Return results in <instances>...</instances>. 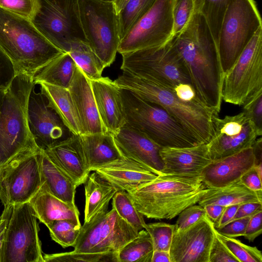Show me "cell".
Returning <instances> with one entry per match:
<instances>
[{"mask_svg": "<svg viewBox=\"0 0 262 262\" xmlns=\"http://www.w3.org/2000/svg\"><path fill=\"white\" fill-rule=\"evenodd\" d=\"M17 74L12 62L0 48V89L7 90Z\"/></svg>", "mask_w": 262, "mask_h": 262, "instance_id": "obj_46", "label": "cell"}, {"mask_svg": "<svg viewBox=\"0 0 262 262\" xmlns=\"http://www.w3.org/2000/svg\"><path fill=\"white\" fill-rule=\"evenodd\" d=\"M209 262H239L215 234L210 251Z\"/></svg>", "mask_w": 262, "mask_h": 262, "instance_id": "obj_47", "label": "cell"}, {"mask_svg": "<svg viewBox=\"0 0 262 262\" xmlns=\"http://www.w3.org/2000/svg\"><path fill=\"white\" fill-rule=\"evenodd\" d=\"M40 150L21 157L2 169L0 200L3 210L30 202L40 190L43 183Z\"/></svg>", "mask_w": 262, "mask_h": 262, "instance_id": "obj_14", "label": "cell"}, {"mask_svg": "<svg viewBox=\"0 0 262 262\" xmlns=\"http://www.w3.org/2000/svg\"><path fill=\"white\" fill-rule=\"evenodd\" d=\"M248 202L262 203V191H252L239 180L223 187H206L198 204L203 207L208 204H217L226 207Z\"/></svg>", "mask_w": 262, "mask_h": 262, "instance_id": "obj_30", "label": "cell"}, {"mask_svg": "<svg viewBox=\"0 0 262 262\" xmlns=\"http://www.w3.org/2000/svg\"><path fill=\"white\" fill-rule=\"evenodd\" d=\"M85 196L84 223L108 211L110 201L118 189L96 171L89 174L84 183Z\"/></svg>", "mask_w": 262, "mask_h": 262, "instance_id": "obj_28", "label": "cell"}, {"mask_svg": "<svg viewBox=\"0 0 262 262\" xmlns=\"http://www.w3.org/2000/svg\"><path fill=\"white\" fill-rule=\"evenodd\" d=\"M256 163L252 146L233 155L212 160L201 173L207 188H220L240 180Z\"/></svg>", "mask_w": 262, "mask_h": 262, "instance_id": "obj_20", "label": "cell"}, {"mask_svg": "<svg viewBox=\"0 0 262 262\" xmlns=\"http://www.w3.org/2000/svg\"><path fill=\"white\" fill-rule=\"evenodd\" d=\"M66 53L72 57L89 79H95L102 77L105 68L86 41L76 40L71 42Z\"/></svg>", "mask_w": 262, "mask_h": 262, "instance_id": "obj_33", "label": "cell"}, {"mask_svg": "<svg viewBox=\"0 0 262 262\" xmlns=\"http://www.w3.org/2000/svg\"><path fill=\"white\" fill-rule=\"evenodd\" d=\"M151 262H171L169 252L154 251Z\"/></svg>", "mask_w": 262, "mask_h": 262, "instance_id": "obj_54", "label": "cell"}, {"mask_svg": "<svg viewBox=\"0 0 262 262\" xmlns=\"http://www.w3.org/2000/svg\"><path fill=\"white\" fill-rule=\"evenodd\" d=\"M82 29L90 47L104 68L115 61L120 42L118 15L114 3L78 0Z\"/></svg>", "mask_w": 262, "mask_h": 262, "instance_id": "obj_8", "label": "cell"}, {"mask_svg": "<svg viewBox=\"0 0 262 262\" xmlns=\"http://www.w3.org/2000/svg\"><path fill=\"white\" fill-rule=\"evenodd\" d=\"M43 150L51 160L71 178L77 187L85 182L91 171L79 135L74 134Z\"/></svg>", "mask_w": 262, "mask_h": 262, "instance_id": "obj_25", "label": "cell"}, {"mask_svg": "<svg viewBox=\"0 0 262 262\" xmlns=\"http://www.w3.org/2000/svg\"><path fill=\"white\" fill-rule=\"evenodd\" d=\"M113 135L123 157L146 166L158 175L163 173L164 164L160 154L162 147L148 137L126 124Z\"/></svg>", "mask_w": 262, "mask_h": 262, "instance_id": "obj_19", "label": "cell"}, {"mask_svg": "<svg viewBox=\"0 0 262 262\" xmlns=\"http://www.w3.org/2000/svg\"><path fill=\"white\" fill-rule=\"evenodd\" d=\"M125 124L146 135L161 147L198 144L182 126L160 105L120 89Z\"/></svg>", "mask_w": 262, "mask_h": 262, "instance_id": "obj_6", "label": "cell"}, {"mask_svg": "<svg viewBox=\"0 0 262 262\" xmlns=\"http://www.w3.org/2000/svg\"><path fill=\"white\" fill-rule=\"evenodd\" d=\"M262 211L251 216L248 223L244 236L253 242L262 232Z\"/></svg>", "mask_w": 262, "mask_h": 262, "instance_id": "obj_49", "label": "cell"}, {"mask_svg": "<svg viewBox=\"0 0 262 262\" xmlns=\"http://www.w3.org/2000/svg\"><path fill=\"white\" fill-rule=\"evenodd\" d=\"M40 91L47 96L50 104L55 110L64 124L74 135L83 134L81 126L68 89L45 82L38 83Z\"/></svg>", "mask_w": 262, "mask_h": 262, "instance_id": "obj_31", "label": "cell"}, {"mask_svg": "<svg viewBox=\"0 0 262 262\" xmlns=\"http://www.w3.org/2000/svg\"><path fill=\"white\" fill-rule=\"evenodd\" d=\"M81 226L67 220L56 221L48 228L51 238L63 248L73 247L76 243Z\"/></svg>", "mask_w": 262, "mask_h": 262, "instance_id": "obj_39", "label": "cell"}, {"mask_svg": "<svg viewBox=\"0 0 262 262\" xmlns=\"http://www.w3.org/2000/svg\"><path fill=\"white\" fill-rule=\"evenodd\" d=\"M28 122L31 134L39 148L45 150L74 134L50 104L46 95L33 87L28 104Z\"/></svg>", "mask_w": 262, "mask_h": 262, "instance_id": "obj_17", "label": "cell"}, {"mask_svg": "<svg viewBox=\"0 0 262 262\" xmlns=\"http://www.w3.org/2000/svg\"><path fill=\"white\" fill-rule=\"evenodd\" d=\"M206 188L201 175L163 173L128 193L143 216L171 220L197 204Z\"/></svg>", "mask_w": 262, "mask_h": 262, "instance_id": "obj_2", "label": "cell"}, {"mask_svg": "<svg viewBox=\"0 0 262 262\" xmlns=\"http://www.w3.org/2000/svg\"><path fill=\"white\" fill-rule=\"evenodd\" d=\"M174 227V225L164 222L146 224L144 229L150 236L154 251H169Z\"/></svg>", "mask_w": 262, "mask_h": 262, "instance_id": "obj_41", "label": "cell"}, {"mask_svg": "<svg viewBox=\"0 0 262 262\" xmlns=\"http://www.w3.org/2000/svg\"><path fill=\"white\" fill-rule=\"evenodd\" d=\"M0 48L12 62L17 74L33 77L62 53L49 42L31 20L0 8Z\"/></svg>", "mask_w": 262, "mask_h": 262, "instance_id": "obj_5", "label": "cell"}, {"mask_svg": "<svg viewBox=\"0 0 262 262\" xmlns=\"http://www.w3.org/2000/svg\"><path fill=\"white\" fill-rule=\"evenodd\" d=\"M114 82L119 89L128 90L143 100L162 106L199 144H207L210 141L213 118L218 114L200 101L182 100L169 87L125 71Z\"/></svg>", "mask_w": 262, "mask_h": 262, "instance_id": "obj_3", "label": "cell"}, {"mask_svg": "<svg viewBox=\"0 0 262 262\" xmlns=\"http://www.w3.org/2000/svg\"><path fill=\"white\" fill-rule=\"evenodd\" d=\"M255 169L256 170L259 177L261 179L262 176V163H256L254 166Z\"/></svg>", "mask_w": 262, "mask_h": 262, "instance_id": "obj_57", "label": "cell"}, {"mask_svg": "<svg viewBox=\"0 0 262 262\" xmlns=\"http://www.w3.org/2000/svg\"><path fill=\"white\" fill-rule=\"evenodd\" d=\"M260 211H262L261 203L248 202L242 204H240L233 220L247 217H251Z\"/></svg>", "mask_w": 262, "mask_h": 262, "instance_id": "obj_51", "label": "cell"}, {"mask_svg": "<svg viewBox=\"0 0 262 262\" xmlns=\"http://www.w3.org/2000/svg\"><path fill=\"white\" fill-rule=\"evenodd\" d=\"M262 93V26L256 31L230 69L225 73L222 100L243 106Z\"/></svg>", "mask_w": 262, "mask_h": 262, "instance_id": "obj_10", "label": "cell"}, {"mask_svg": "<svg viewBox=\"0 0 262 262\" xmlns=\"http://www.w3.org/2000/svg\"><path fill=\"white\" fill-rule=\"evenodd\" d=\"M129 0H114L113 3L117 13L123 9Z\"/></svg>", "mask_w": 262, "mask_h": 262, "instance_id": "obj_55", "label": "cell"}, {"mask_svg": "<svg viewBox=\"0 0 262 262\" xmlns=\"http://www.w3.org/2000/svg\"><path fill=\"white\" fill-rule=\"evenodd\" d=\"M101 1H106V2H113V1H114V0H101Z\"/></svg>", "mask_w": 262, "mask_h": 262, "instance_id": "obj_59", "label": "cell"}, {"mask_svg": "<svg viewBox=\"0 0 262 262\" xmlns=\"http://www.w3.org/2000/svg\"><path fill=\"white\" fill-rule=\"evenodd\" d=\"M35 85L33 77L18 73L6 90L0 117L2 169L21 157L41 150L28 122L29 97Z\"/></svg>", "mask_w": 262, "mask_h": 262, "instance_id": "obj_4", "label": "cell"}, {"mask_svg": "<svg viewBox=\"0 0 262 262\" xmlns=\"http://www.w3.org/2000/svg\"><path fill=\"white\" fill-rule=\"evenodd\" d=\"M240 204L227 206L219 220L214 224L215 228H220L233 220Z\"/></svg>", "mask_w": 262, "mask_h": 262, "instance_id": "obj_52", "label": "cell"}, {"mask_svg": "<svg viewBox=\"0 0 262 262\" xmlns=\"http://www.w3.org/2000/svg\"><path fill=\"white\" fill-rule=\"evenodd\" d=\"M45 262H118L117 253L77 252L74 251L43 254Z\"/></svg>", "mask_w": 262, "mask_h": 262, "instance_id": "obj_38", "label": "cell"}, {"mask_svg": "<svg viewBox=\"0 0 262 262\" xmlns=\"http://www.w3.org/2000/svg\"><path fill=\"white\" fill-rule=\"evenodd\" d=\"M160 154L164 164L163 173L201 175L212 161L208 143L184 147H162Z\"/></svg>", "mask_w": 262, "mask_h": 262, "instance_id": "obj_23", "label": "cell"}, {"mask_svg": "<svg viewBox=\"0 0 262 262\" xmlns=\"http://www.w3.org/2000/svg\"><path fill=\"white\" fill-rule=\"evenodd\" d=\"M39 0H0V8L32 20L39 8Z\"/></svg>", "mask_w": 262, "mask_h": 262, "instance_id": "obj_43", "label": "cell"}, {"mask_svg": "<svg viewBox=\"0 0 262 262\" xmlns=\"http://www.w3.org/2000/svg\"><path fill=\"white\" fill-rule=\"evenodd\" d=\"M39 162L42 185L53 195L76 206L75 196L77 187L71 178L51 160L42 149L39 153Z\"/></svg>", "mask_w": 262, "mask_h": 262, "instance_id": "obj_29", "label": "cell"}, {"mask_svg": "<svg viewBox=\"0 0 262 262\" xmlns=\"http://www.w3.org/2000/svg\"><path fill=\"white\" fill-rule=\"evenodd\" d=\"M89 170L96 169L123 157L109 133L79 135Z\"/></svg>", "mask_w": 262, "mask_h": 262, "instance_id": "obj_27", "label": "cell"}, {"mask_svg": "<svg viewBox=\"0 0 262 262\" xmlns=\"http://www.w3.org/2000/svg\"><path fill=\"white\" fill-rule=\"evenodd\" d=\"M215 234L239 262H262L261 252L256 247L245 245L238 239L225 236L216 231Z\"/></svg>", "mask_w": 262, "mask_h": 262, "instance_id": "obj_40", "label": "cell"}, {"mask_svg": "<svg viewBox=\"0 0 262 262\" xmlns=\"http://www.w3.org/2000/svg\"><path fill=\"white\" fill-rule=\"evenodd\" d=\"M225 207L217 204H208L204 206L206 215L213 224L219 220Z\"/></svg>", "mask_w": 262, "mask_h": 262, "instance_id": "obj_53", "label": "cell"}, {"mask_svg": "<svg viewBox=\"0 0 262 262\" xmlns=\"http://www.w3.org/2000/svg\"><path fill=\"white\" fill-rule=\"evenodd\" d=\"M39 1V9L31 21L49 42L66 53L71 42L86 41L80 21L78 0Z\"/></svg>", "mask_w": 262, "mask_h": 262, "instance_id": "obj_12", "label": "cell"}, {"mask_svg": "<svg viewBox=\"0 0 262 262\" xmlns=\"http://www.w3.org/2000/svg\"><path fill=\"white\" fill-rule=\"evenodd\" d=\"M261 26V18L254 0H230L222 23L218 43L224 73Z\"/></svg>", "mask_w": 262, "mask_h": 262, "instance_id": "obj_11", "label": "cell"}, {"mask_svg": "<svg viewBox=\"0 0 262 262\" xmlns=\"http://www.w3.org/2000/svg\"><path fill=\"white\" fill-rule=\"evenodd\" d=\"M243 106V111L251 119L258 137L262 135V93L253 97Z\"/></svg>", "mask_w": 262, "mask_h": 262, "instance_id": "obj_45", "label": "cell"}, {"mask_svg": "<svg viewBox=\"0 0 262 262\" xmlns=\"http://www.w3.org/2000/svg\"><path fill=\"white\" fill-rule=\"evenodd\" d=\"M138 231L112 208L104 214L81 226L74 247L77 252L118 253L135 238Z\"/></svg>", "mask_w": 262, "mask_h": 262, "instance_id": "obj_13", "label": "cell"}, {"mask_svg": "<svg viewBox=\"0 0 262 262\" xmlns=\"http://www.w3.org/2000/svg\"><path fill=\"white\" fill-rule=\"evenodd\" d=\"M215 236L213 223L206 215L185 229L174 230L169 251L171 262H209Z\"/></svg>", "mask_w": 262, "mask_h": 262, "instance_id": "obj_18", "label": "cell"}, {"mask_svg": "<svg viewBox=\"0 0 262 262\" xmlns=\"http://www.w3.org/2000/svg\"><path fill=\"white\" fill-rule=\"evenodd\" d=\"M194 11L193 0H173L172 9L173 27L171 38L177 37L182 32Z\"/></svg>", "mask_w": 262, "mask_h": 262, "instance_id": "obj_42", "label": "cell"}, {"mask_svg": "<svg viewBox=\"0 0 262 262\" xmlns=\"http://www.w3.org/2000/svg\"><path fill=\"white\" fill-rule=\"evenodd\" d=\"M240 180L250 190L256 192L262 191L261 179L254 167L246 171Z\"/></svg>", "mask_w": 262, "mask_h": 262, "instance_id": "obj_50", "label": "cell"}, {"mask_svg": "<svg viewBox=\"0 0 262 262\" xmlns=\"http://www.w3.org/2000/svg\"><path fill=\"white\" fill-rule=\"evenodd\" d=\"M206 215L204 207L196 204L187 207L178 215L174 230L185 229Z\"/></svg>", "mask_w": 262, "mask_h": 262, "instance_id": "obj_44", "label": "cell"}, {"mask_svg": "<svg viewBox=\"0 0 262 262\" xmlns=\"http://www.w3.org/2000/svg\"><path fill=\"white\" fill-rule=\"evenodd\" d=\"M7 219V213L3 211L2 214L0 216V232L4 226ZM1 250V247H0Z\"/></svg>", "mask_w": 262, "mask_h": 262, "instance_id": "obj_56", "label": "cell"}, {"mask_svg": "<svg viewBox=\"0 0 262 262\" xmlns=\"http://www.w3.org/2000/svg\"><path fill=\"white\" fill-rule=\"evenodd\" d=\"M94 171L109 181L118 190L127 192L158 176L146 166L123 157Z\"/></svg>", "mask_w": 262, "mask_h": 262, "instance_id": "obj_24", "label": "cell"}, {"mask_svg": "<svg viewBox=\"0 0 262 262\" xmlns=\"http://www.w3.org/2000/svg\"><path fill=\"white\" fill-rule=\"evenodd\" d=\"M249 217L233 220L225 225L215 228L219 234L226 237L235 238L244 236Z\"/></svg>", "mask_w": 262, "mask_h": 262, "instance_id": "obj_48", "label": "cell"}, {"mask_svg": "<svg viewBox=\"0 0 262 262\" xmlns=\"http://www.w3.org/2000/svg\"><path fill=\"white\" fill-rule=\"evenodd\" d=\"M212 126V136L208 143L212 160L252 146L258 137L254 123L244 111L223 118L215 115Z\"/></svg>", "mask_w": 262, "mask_h": 262, "instance_id": "obj_16", "label": "cell"}, {"mask_svg": "<svg viewBox=\"0 0 262 262\" xmlns=\"http://www.w3.org/2000/svg\"><path fill=\"white\" fill-rule=\"evenodd\" d=\"M90 81L101 121L114 135L125 124L120 90L108 77Z\"/></svg>", "mask_w": 262, "mask_h": 262, "instance_id": "obj_22", "label": "cell"}, {"mask_svg": "<svg viewBox=\"0 0 262 262\" xmlns=\"http://www.w3.org/2000/svg\"><path fill=\"white\" fill-rule=\"evenodd\" d=\"M173 0H157L120 40V54L162 45L171 37Z\"/></svg>", "mask_w": 262, "mask_h": 262, "instance_id": "obj_15", "label": "cell"}, {"mask_svg": "<svg viewBox=\"0 0 262 262\" xmlns=\"http://www.w3.org/2000/svg\"><path fill=\"white\" fill-rule=\"evenodd\" d=\"M171 38L197 98L218 114L225 73L218 46L203 15L195 11L182 32Z\"/></svg>", "mask_w": 262, "mask_h": 262, "instance_id": "obj_1", "label": "cell"}, {"mask_svg": "<svg viewBox=\"0 0 262 262\" xmlns=\"http://www.w3.org/2000/svg\"><path fill=\"white\" fill-rule=\"evenodd\" d=\"M68 90L83 134L107 133L100 118L90 79L78 66L75 70Z\"/></svg>", "mask_w": 262, "mask_h": 262, "instance_id": "obj_21", "label": "cell"}, {"mask_svg": "<svg viewBox=\"0 0 262 262\" xmlns=\"http://www.w3.org/2000/svg\"><path fill=\"white\" fill-rule=\"evenodd\" d=\"M2 167L0 164V179H1V174Z\"/></svg>", "mask_w": 262, "mask_h": 262, "instance_id": "obj_60", "label": "cell"}, {"mask_svg": "<svg viewBox=\"0 0 262 262\" xmlns=\"http://www.w3.org/2000/svg\"><path fill=\"white\" fill-rule=\"evenodd\" d=\"M195 11L205 18L218 46L222 23L230 0H193Z\"/></svg>", "mask_w": 262, "mask_h": 262, "instance_id": "obj_35", "label": "cell"}, {"mask_svg": "<svg viewBox=\"0 0 262 262\" xmlns=\"http://www.w3.org/2000/svg\"><path fill=\"white\" fill-rule=\"evenodd\" d=\"M121 69L135 76L160 82L172 90L191 83L171 38L165 43L121 54Z\"/></svg>", "mask_w": 262, "mask_h": 262, "instance_id": "obj_7", "label": "cell"}, {"mask_svg": "<svg viewBox=\"0 0 262 262\" xmlns=\"http://www.w3.org/2000/svg\"><path fill=\"white\" fill-rule=\"evenodd\" d=\"M37 220L30 202L8 210L0 262H45Z\"/></svg>", "mask_w": 262, "mask_h": 262, "instance_id": "obj_9", "label": "cell"}, {"mask_svg": "<svg viewBox=\"0 0 262 262\" xmlns=\"http://www.w3.org/2000/svg\"><path fill=\"white\" fill-rule=\"evenodd\" d=\"M112 199V208L122 219L138 231L144 229V216L137 209L127 192L118 190Z\"/></svg>", "mask_w": 262, "mask_h": 262, "instance_id": "obj_36", "label": "cell"}, {"mask_svg": "<svg viewBox=\"0 0 262 262\" xmlns=\"http://www.w3.org/2000/svg\"><path fill=\"white\" fill-rule=\"evenodd\" d=\"M30 202L37 219L47 227L54 221L62 220L70 221L81 226L77 206L53 195L42 185Z\"/></svg>", "mask_w": 262, "mask_h": 262, "instance_id": "obj_26", "label": "cell"}, {"mask_svg": "<svg viewBox=\"0 0 262 262\" xmlns=\"http://www.w3.org/2000/svg\"><path fill=\"white\" fill-rule=\"evenodd\" d=\"M77 64L67 53H62L39 70L33 76L34 83L45 82L68 89Z\"/></svg>", "mask_w": 262, "mask_h": 262, "instance_id": "obj_32", "label": "cell"}, {"mask_svg": "<svg viewBox=\"0 0 262 262\" xmlns=\"http://www.w3.org/2000/svg\"><path fill=\"white\" fill-rule=\"evenodd\" d=\"M7 90L0 89V117L1 113L2 106L3 103L4 97Z\"/></svg>", "mask_w": 262, "mask_h": 262, "instance_id": "obj_58", "label": "cell"}, {"mask_svg": "<svg viewBox=\"0 0 262 262\" xmlns=\"http://www.w3.org/2000/svg\"><path fill=\"white\" fill-rule=\"evenodd\" d=\"M153 252L150 236L146 230L142 229L118 252V262H151Z\"/></svg>", "mask_w": 262, "mask_h": 262, "instance_id": "obj_34", "label": "cell"}, {"mask_svg": "<svg viewBox=\"0 0 262 262\" xmlns=\"http://www.w3.org/2000/svg\"><path fill=\"white\" fill-rule=\"evenodd\" d=\"M157 0H129L118 15L120 40Z\"/></svg>", "mask_w": 262, "mask_h": 262, "instance_id": "obj_37", "label": "cell"}]
</instances>
